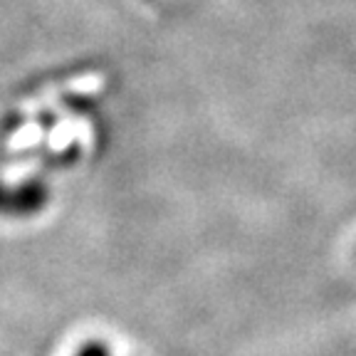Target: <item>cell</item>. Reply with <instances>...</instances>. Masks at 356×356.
Here are the masks:
<instances>
[{
  "mask_svg": "<svg viewBox=\"0 0 356 356\" xmlns=\"http://www.w3.org/2000/svg\"><path fill=\"white\" fill-rule=\"evenodd\" d=\"M50 184L40 176L25 178L17 186H8L0 181V218H13V220L33 218L50 206Z\"/></svg>",
  "mask_w": 356,
  "mask_h": 356,
  "instance_id": "6da1fadb",
  "label": "cell"
},
{
  "mask_svg": "<svg viewBox=\"0 0 356 356\" xmlns=\"http://www.w3.org/2000/svg\"><path fill=\"white\" fill-rule=\"evenodd\" d=\"M74 356H111V349L106 341L102 339H89L74 351Z\"/></svg>",
  "mask_w": 356,
  "mask_h": 356,
  "instance_id": "7a4b0ae2",
  "label": "cell"
}]
</instances>
